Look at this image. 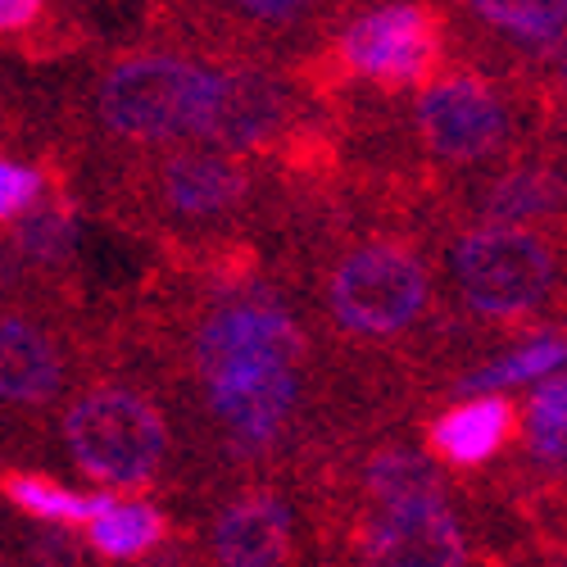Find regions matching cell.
I'll return each mask as SVG.
<instances>
[{"mask_svg":"<svg viewBox=\"0 0 567 567\" xmlns=\"http://www.w3.org/2000/svg\"><path fill=\"white\" fill-rule=\"evenodd\" d=\"M45 10V0H0V32H28Z\"/></svg>","mask_w":567,"mask_h":567,"instance_id":"cb8c5ba5","label":"cell"},{"mask_svg":"<svg viewBox=\"0 0 567 567\" xmlns=\"http://www.w3.org/2000/svg\"><path fill=\"white\" fill-rule=\"evenodd\" d=\"M86 527V545L105 554V558H141V554H151L155 545H164L168 536V523H164V513L146 499H110Z\"/></svg>","mask_w":567,"mask_h":567,"instance_id":"5bb4252c","label":"cell"},{"mask_svg":"<svg viewBox=\"0 0 567 567\" xmlns=\"http://www.w3.org/2000/svg\"><path fill=\"white\" fill-rule=\"evenodd\" d=\"M64 445L91 482L136 491L168 454V422L146 395L127 386H96L64 413Z\"/></svg>","mask_w":567,"mask_h":567,"instance_id":"3957f363","label":"cell"},{"mask_svg":"<svg viewBox=\"0 0 567 567\" xmlns=\"http://www.w3.org/2000/svg\"><path fill=\"white\" fill-rule=\"evenodd\" d=\"M432 300V277L404 246L372 241L350 250L332 281H327V309L354 337L386 341L400 337L422 318Z\"/></svg>","mask_w":567,"mask_h":567,"instance_id":"5b68a950","label":"cell"},{"mask_svg":"<svg viewBox=\"0 0 567 567\" xmlns=\"http://www.w3.org/2000/svg\"><path fill=\"white\" fill-rule=\"evenodd\" d=\"M64 350L23 313H0V404L37 409L64 391Z\"/></svg>","mask_w":567,"mask_h":567,"instance_id":"30bf717a","label":"cell"},{"mask_svg":"<svg viewBox=\"0 0 567 567\" xmlns=\"http://www.w3.org/2000/svg\"><path fill=\"white\" fill-rule=\"evenodd\" d=\"M417 132L427 151L450 164H477L491 159L508 141V105L504 96L472 73L427 78L417 96Z\"/></svg>","mask_w":567,"mask_h":567,"instance_id":"52a82bcc","label":"cell"},{"mask_svg":"<svg viewBox=\"0 0 567 567\" xmlns=\"http://www.w3.org/2000/svg\"><path fill=\"white\" fill-rule=\"evenodd\" d=\"M227 69L182 55H132L101 82V118L132 141H209Z\"/></svg>","mask_w":567,"mask_h":567,"instance_id":"7a4b0ae2","label":"cell"},{"mask_svg":"<svg viewBox=\"0 0 567 567\" xmlns=\"http://www.w3.org/2000/svg\"><path fill=\"white\" fill-rule=\"evenodd\" d=\"M246 173L231 159V151H177L159 168V200L173 218L209 223L241 205Z\"/></svg>","mask_w":567,"mask_h":567,"instance_id":"9c48e42d","label":"cell"},{"mask_svg":"<svg viewBox=\"0 0 567 567\" xmlns=\"http://www.w3.org/2000/svg\"><path fill=\"white\" fill-rule=\"evenodd\" d=\"M300 327L272 300H236L196 332V372L209 413L236 445L287 432L300 400Z\"/></svg>","mask_w":567,"mask_h":567,"instance_id":"6da1fadb","label":"cell"},{"mask_svg":"<svg viewBox=\"0 0 567 567\" xmlns=\"http://www.w3.org/2000/svg\"><path fill=\"white\" fill-rule=\"evenodd\" d=\"M23 231H19V250L32 255V259H60L64 246H69V218L60 209H37V200L23 209Z\"/></svg>","mask_w":567,"mask_h":567,"instance_id":"44dd1931","label":"cell"},{"mask_svg":"<svg viewBox=\"0 0 567 567\" xmlns=\"http://www.w3.org/2000/svg\"><path fill=\"white\" fill-rule=\"evenodd\" d=\"M281 118H287V91L272 78L255 69H227L223 82V105L209 132V146L218 151H250L277 136Z\"/></svg>","mask_w":567,"mask_h":567,"instance_id":"4fadbf2b","label":"cell"},{"mask_svg":"<svg viewBox=\"0 0 567 567\" xmlns=\"http://www.w3.org/2000/svg\"><path fill=\"white\" fill-rule=\"evenodd\" d=\"M467 10L527 45H545L567 32V0H467Z\"/></svg>","mask_w":567,"mask_h":567,"instance_id":"ac0fdd59","label":"cell"},{"mask_svg":"<svg viewBox=\"0 0 567 567\" xmlns=\"http://www.w3.org/2000/svg\"><path fill=\"white\" fill-rule=\"evenodd\" d=\"M517 427V409L504 400V391H472L463 404L445 409L432 422V454L450 467H482L491 463Z\"/></svg>","mask_w":567,"mask_h":567,"instance_id":"7c38bea8","label":"cell"},{"mask_svg":"<svg viewBox=\"0 0 567 567\" xmlns=\"http://www.w3.org/2000/svg\"><path fill=\"white\" fill-rule=\"evenodd\" d=\"M231 6L259 23H291L305 10V0H231Z\"/></svg>","mask_w":567,"mask_h":567,"instance_id":"603a6c76","label":"cell"},{"mask_svg":"<svg viewBox=\"0 0 567 567\" xmlns=\"http://www.w3.org/2000/svg\"><path fill=\"white\" fill-rule=\"evenodd\" d=\"M563 209V182L545 168H513L495 177L486 192V218L491 223H517L532 227L540 218H554Z\"/></svg>","mask_w":567,"mask_h":567,"instance_id":"e0dca14e","label":"cell"},{"mask_svg":"<svg viewBox=\"0 0 567 567\" xmlns=\"http://www.w3.org/2000/svg\"><path fill=\"white\" fill-rule=\"evenodd\" d=\"M445 264L467 309L482 318H527L549 300L554 287L549 241L517 223H486L463 231Z\"/></svg>","mask_w":567,"mask_h":567,"instance_id":"277c9868","label":"cell"},{"mask_svg":"<svg viewBox=\"0 0 567 567\" xmlns=\"http://www.w3.org/2000/svg\"><path fill=\"white\" fill-rule=\"evenodd\" d=\"M523 427H527V445L536 458L567 463V368L540 377L532 386Z\"/></svg>","mask_w":567,"mask_h":567,"instance_id":"d6986e66","label":"cell"},{"mask_svg":"<svg viewBox=\"0 0 567 567\" xmlns=\"http://www.w3.org/2000/svg\"><path fill=\"white\" fill-rule=\"evenodd\" d=\"M363 558L372 563H409V567H454L467 563L463 532L454 513L445 508V495H413V499H386L372 504L368 532H363Z\"/></svg>","mask_w":567,"mask_h":567,"instance_id":"ba28073f","label":"cell"},{"mask_svg":"<svg viewBox=\"0 0 567 567\" xmlns=\"http://www.w3.org/2000/svg\"><path fill=\"white\" fill-rule=\"evenodd\" d=\"M291 532L296 517L287 508V499L277 495H241L236 504H227L214 523V558L231 563V567H272L291 558Z\"/></svg>","mask_w":567,"mask_h":567,"instance_id":"8fae6325","label":"cell"},{"mask_svg":"<svg viewBox=\"0 0 567 567\" xmlns=\"http://www.w3.org/2000/svg\"><path fill=\"white\" fill-rule=\"evenodd\" d=\"M0 486H6V495H10L14 508L41 517V523H64V527L91 523V517H96V513L114 499L110 486L96 491V495H78V491H69V486L51 482V477H37V472H10V477L0 482Z\"/></svg>","mask_w":567,"mask_h":567,"instance_id":"2e32d148","label":"cell"},{"mask_svg":"<svg viewBox=\"0 0 567 567\" xmlns=\"http://www.w3.org/2000/svg\"><path fill=\"white\" fill-rule=\"evenodd\" d=\"M558 78H563V91H567V60H563V73Z\"/></svg>","mask_w":567,"mask_h":567,"instance_id":"d4e9b609","label":"cell"},{"mask_svg":"<svg viewBox=\"0 0 567 567\" xmlns=\"http://www.w3.org/2000/svg\"><path fill=\"white\" fill-rule=\"evenodd\" d=\"M341 64L377 86H422L441 64V23L427 6H377L341 32Z\"/></svg>","mask_w":567,"mask_h":567,"instance_id":"8992f818","label":"cell"},{"mask_svg":"<svg viewBox=\"0 0 567 567\" xmlns=\"http://www.w3.org/2000/svg\"><path fill=\"white\" fill-rule=\"evenodd\" d=\"M37 196H41V173L0 159V223L19 218Z\"/></svg>","mask_w":567,"mask_h":567,"instance_id":"7402d4cb","label":"cell"},{"mask_svg":"<svg viewBox=\"0 0 567 567\" xmlns=\"http://www.w3.org/2000/svg\"><path fill=\"white\" fill-rule=\"evenodd\" d=\"M368 491H372V504L413 499V495L441 491V477H436V467L422 458V454L386 450V454H377V458L368 463Z\"/></svg>","mask_w":567,"mask_h":567,"instance_id":"ffe728a7","label":"cell"},{"mask_svg":"<svg viewBox=\"0 0 567 567\" xmlns=\"http://www.w3.org/2000/svg\"><path fill=\"white\" fill-rule=\"evenodd\" d=\"M567 368V341L563 337H532L523 346L504 350L499 359L482 363L472 377H463V395L472 391H517V386H536L540 377Z\"/></svg>","mask_w":567,"mask_h":567,"instance_id":"9a60e30c","label":"cell"}]
</instances>
